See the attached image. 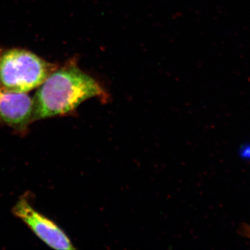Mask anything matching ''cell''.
Segmentation results:
<instances>
[{
	"instance_id": "6da1fadb",
	"label": "cell",
	"mask_w": 250,
	"mask_h": 250,
	"mask_svg": "<svg viewBox=\"0 0 250 250\" xmlns=\"http://www.w3.org/2000/svg\"><path fill=\"white\" fill-rule=\"evenodd\" d=\"M37 88L33 98L34 122L65 116L89 99H108L103 85L81 70L75 59L59 65Z\"/></svg>"
},
{
	"instance_id": "7a4b0ae2",
	"label": "cell",
	"mask_w": 250,
	"mask_h": 250,
	"mask_svg": "<svg viewBox=\"0 0 250 250\" xmlns=\"http://www.w3.org/2000/svg\"><path fill=\"white\" fill-rule=\"evenodd\" d=\"M58 66L26 49L0 48V83L11 91L36 89Z\"/></svg>"
},
{
	"instance_id": "3957f363",
	"label": "cell",
	"mask_w": 250,
	"mask_h": 250,
	"mask_svg": "<svg viewBox=\"0 0 250 250\" xmlns=\"http://www.w3.org/2000/svg\"><path fill=\"white\" fill-rule=\"evenodd\" d=\"M13 214L22 220L28 228L46 245L55 250H75L70 238L58 225L41 214L23 196L12 209Z\"/></svg>"
},
{
	"instance_id": "277c9868",
	"label": "cell",
	"mask_w": 250,
	"mask_h": 250,
	"mask_svg": "<svg viewBox=\"0 0 250 250\" xmlns=\"http://www.w3.org/2000/svg\"><path fill=\"white\" fill-rule=\"evenodd\" d=\"M34 100L25 93L5 88L0 83V121L17 131L25 134L33 123Z\"/></svg>"
}]
</instances>
